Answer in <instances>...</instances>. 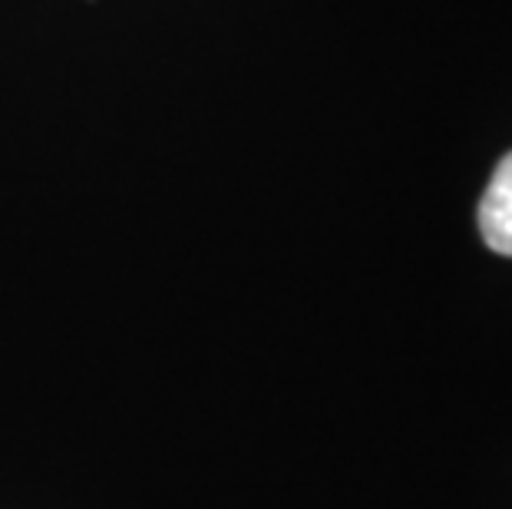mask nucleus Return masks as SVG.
Returning a JSON list of instances; mask_svg holds the SVG:
<instances>
[{
	"instance_id": "1",
	"label": "nucleus",
	"mask_w": 512,
	"mask_h": 509,
	"mask_svg": "<svg viewBox=\"0 0 512 509\" xmlns=\"http://www.w3.org/2000/svg\"><path fill=\"white\" fill-rule=\"evenodd\" d=\"M479 232L493 252L512 258V153L496 166L479 202Z\"/></svg>"
}]
</instances>
